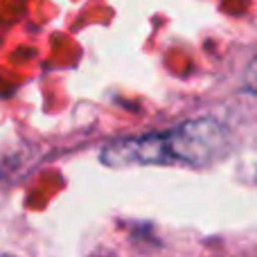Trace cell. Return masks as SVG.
<instances>
[{"mask_svg": "<svg viewBox=\"0 0 257 257\" xmlns=\"http://www.w3.org/2000/svg\"><path fill=\"white\" fill-rule=\"evenodd\" d=\"M230 149V131L217 120H192L165 131L124 138L102 149L108 167L133 165H169V167H205L223 158Z\"/></svg>", "mask_w": 257, "mask_h": 257, "instance_id": "obj_1", "label": "cell"}, {"mask_svg": "<svg viewBox=\"0 0 257 257\" xmlns=\"http://www.w3.org/2000/svg\"><path fill=\"white\" fill-rule=\"evenodd\" d=\"M244 90L250 95H257V57L248 63L244 72Z\"/></svg>", "mask_w": 257, "mask_h": 257, "instance_id": "obj_2", "label": "cell"}, {"mask_svg": "<svg viewBox=\"0 0 257 257\" xmlns=\"http://www.w3.org/2000/svg\"><path fill=\"white\" fill-rule=\"evenodd\" d=\"M0 257H12V255H0Z\"/></svg>", "mask_w": 257, "mask_h": 257, "instance_id": "obj_3", "label": "cell"}]
</instances>
